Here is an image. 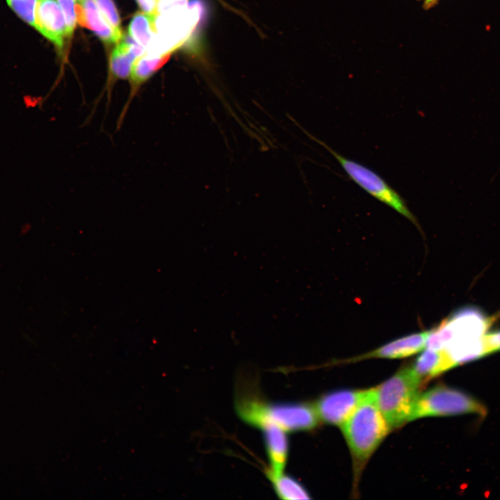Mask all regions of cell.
<instances>
[{
	"instance_id": "6da1fadb",
	"label": "cell",
	"mask_w": 500,
	"mask_h": 500,
	"mask_svg": "<svg viewBox=\"0 0 500 500\" xmlns=\"http://www.w3.org/2000/svg\"><path fill=\"white\" fill-rule=\"evenodd\" d=\"M235 410L245 423L260 428L272 423L285 431H310L319 418L314 406L302 402H268L257 394L242 392L235 399Z\"/></svg>"
},
{
	"instance_id": "7a4b0ae2",
	"label": "cell",
	"mask_w": 500,
	"mask_h": 500,
	"mask_svg": "<svg viewBox=\"0 0 500 500\" xmlns=\"http://www.w3.org/2000/svg\"><path fill=\"white\" fill-rule=\"evenodd\" d=\"M358 478L366 462L390 429L374 399V390H367L356 408L341 426Z\"/></svg>"
},
{
	"instance_id": "3957f363",
	"label": "cell",
	"mask_w": 500,
	"mask_h": 500,
	"mask_svg": "<svg viewBox=\"0 0 500 500\" xmlns=\"http://www.w3.org/2000/svg\"><path fill=\"white\" fill-rule=\"evenodd\" d=\"M421 385L411 367H408L373 388L376 406L390 428L410 422Z\"/></svg>"
},
{
	"instance_id": "277c9868",
	"label": "cell",
	"mask_w": 500,
	"mask_h": 500,
	"mask_svg": "<svg viewBox=\"0 0 500 500\" xmlns=\"http://www.w3.org/2000/svg\"><path fill=\"white\" fill-rule=\"evenodd\" d=\"M474 414L485 417L486 408L466 393L440 385L419 394L414 405L410 421L425 417Z\"/></svg>"
},
{
	"instance_id": "5b68a950",
	"label": "cell",
	"mask_w": 500,
	"mask_h": 500,
	"mask_svg": "<svg viewBox=\"0 0 500 500\" xmlns=\"http://www.w3.org/2000/svg\"><path fill=\"white\" fill-rule=\"evenodd\" d=\"M305 132L333 156L348 176L359 187L418 226L417 220L408 207L405 199L380 175L365 165L342 156L324 142Z\"/></svg>"
},
{
	"instance_id": "8992f818",
	"label": "cell",
	"mask_w": 500,
	"mask_h": 500,
	"mask_svg": "<svg viewBox=\"0 0 500 500\" xmlns=\"http://www.w3.org/2000/svg\"><path fill=\"white\" fill-rule=\"evenodd\" d=\"M366 391L340 390L321 396L314 405L319 419L341 427Z\"/></svg>"
},
{
	"instance_id": "52a82bcc",
	"label": "cell",
	"mask_w": 500,
	"mask_h": 500,
	"mask_svg": "<svg viewBox=\"0 0 500 500\" xmlns=\"http://www.w3.org/2000/svg\"><path fill=\"white\" fill-rule=\"evenodd\" d=\"M35 28L62 49L67 37L65 17L55 0H39L35 16Z\"/></svg>"
},
{
	"instance_id": "ba28073f",
	"label": "cell",
	"mask_w": 500,
	"mask_h": 500,
	"mask_svg": "<svg viewBox=\"0 0 500 500\" xmlns=\"http://www.w3.org/2000/svg\"><path fill=\"white\" fill-rule=\"evenodd\" d=\"M262 431L267 454L270 463L267 469L274 474L283 472L289 454V440L287 432L272 423H267L260 428Z\"/></svg>"
},
{
	"instance_id": "9c48e42d",
	"label": "cell",
	"mask_w": 500,
	"mask_h": 500,
	"mask_svg": "<svg viewBox=\"0 0 500 500\" xmlns=\"http://www.w3.org/2000/svg\"><path fill=\"white\" fill-rule=\"evenodd\" d=\"M429 333L430 330L404 336L362 355L357 359L402 358L412 356L424 349Z\"/></svg>"
},
{
	"instance_id": "30bf717a",
	"label": "cell",
	"mask_w": 500,
	"mask_h": 500,
	"mask_svg": "<svg viewBox=\"0 0 500 500\" xmlns=\"http://www.w3.org/2000/svg\"><path fill=\"white\" fill-rule=\"evenodd\" d=\"M75 6L78 23L92 30L106 44L118 42L122 38L107 22L94 0H83Z\"/></svg>"
},
{
	"instance_id": "8fae6325",
	"label": "cell",
	"mask_w": 500,
	"mask_h": 500,
	"mask_svg": "<svg viewBox=\"0 0 500 500\" xmlns=\"http://www.w3.org/2000/svg\"><path fill=\"white\" fill-rule=\"evenodd\" d=\"M457 365L447 349L428 348L417 358L411 368L422 384Z\"/></svg>"
},
{
	"instance_id": "7c38bea8",
	"label": "cell",
	"mask_w": 500,
	"mask_h": 500,
	"mask_svg": "<svg viewBox=\"0 0 500 500\" xmlns=\"http://www.w3.org/2000/svg\"><path fill=\"white\" fill-rule=\"evenodd\" d=\"M135 59V56L122 40L112 51L110 60V74L107 84L108 101H110L112 85L117 80L126 79L130 76L131 68Z\"/></svg>"
},
{
	"instance_id": "4fadbf2b",
	"label": "cell",
	"mask_w": 500,
	"mask_h": 500,
	"mask_svg": "<svg viewBox=\"0 0 500 500\" xmlns=\"http://www.w3.org/2000/svg\"><path fill=\"white\" fill-rule=\"evenodd\" d=\"M265 472L278 498L287 500L310 499L305 487L294 477L283 472L274 474L267 469Z\"/></svg>"
},
{
	"instance_id": "5bb4252c",
	"label": "cell",
	"mask_w": 500,
	"mask_h": 500,
	"mask_svg": "<svg viewBox=\"0 0 500 500\" xmlns=\"http://www.w3.org/2000/svg\"><path fill=\"white\" fill-rule=\"evenodd\" d=\"M156 15L138 12L128 26V33L143 47L147 48L156 33L154 20Z\"/></svg>"
},
{
	"instance_id": "9a60e30c",
	"label": "cell",
	"mask_w": 500,
	"mask_h": 500,
	"mask_svg": "<svg viewBox=\"0 0 500 500\" xmlns=\"http://www.w3.org/2000/svg\"><path fill=\"white\" fill-rule=\"evenodd\" d=\"M38 1L39 0H6L8 6L22 19L34 27Z\"/></svg>"
},
{
	"instance_id": "2e32d148",
	"label": "cell",
	"mask_w": 500,
	"mask_h": 500,
	"mask_svg": "<svg viewBox=\"0 0 500 500\" xmlns=\"http://www.w3.org/2000/svg\"><path fill=\"white\" fill-rule=\"evenodd\" d=\"M101 13L115 31L122 36L120 18L112 0H94Z\"/></svg>"
},
{
	"instance_id": "e0dca14e",
	"label": "cell",
	"mask_w": 500,
	"mask_h": 500,
	"mask_svg": "<svg viewBox=\"0 0 500 500\" xmlns=\"http://www.w3.org/2000/svg\"><path fill=\"white\" fill-rule=\"evenodd\" d=\"M57 1L65 17L67 26V37L70 38L73 34L76 24L75 0H57Z\"/></svg>"
},
{
	"instance_id": "ac0fdd59",
	"label": "cell",
	"mask_w": 500,
	"mask_h": 500,
	"mask_svg": "<svg viewBox=\"0 0 500 500\" xmlns=\"http://www.w3.org/2000/svg\"><path fill=\"white\" fill-rule=\"evenodd\" d=\"M485 355L488 356L500 351V330L487 333L483 336Z\"/></svg>"
},
{
	"instance_id": "d6986e66",
	"label": "cell",
	"mask_w": 500,
	"mask_h": 500,
	"mask_svg": "<svg viewBox=\"0 0 500 500\" xmlns=\"http://www.w3.org/2000/svg\"><path fill=\"white\" fill-rule=\"evenodd\" d=\"M158 0H136L144 12L149 15H156Z\"/></svg>"
},
{
	"instance_id": "ffe728a7",
	"label": "cell",
	"mask_w": 500,
	"mask_h": 500,
	"mask_svg": "<svg viewBox=\"0 0 500 500\" xmlns=\"http://www.w3.org/2000/svg\"><path fill=\"white\" fill-rule=\"evenodd\" d=\"M424 5L427 6L428 7L433 6L435 2H436L438 0H424Z\"/></svg>"
},
{
	"instance_id": "44dd1931",
	"label": "cell",
	"mask_w": 500,
	"mask_h": 500,
	"mask_svg": "<svg viewBox=\"0 0 500 500\" xmlns=\"http://www.w3.org/2000/svg\"><path fill=\"white\" fill-rule=\"evenodd\" d=\"M76 1H79V2L81 3L83 0H76Z\"/></svg>"
}]
</instances>
